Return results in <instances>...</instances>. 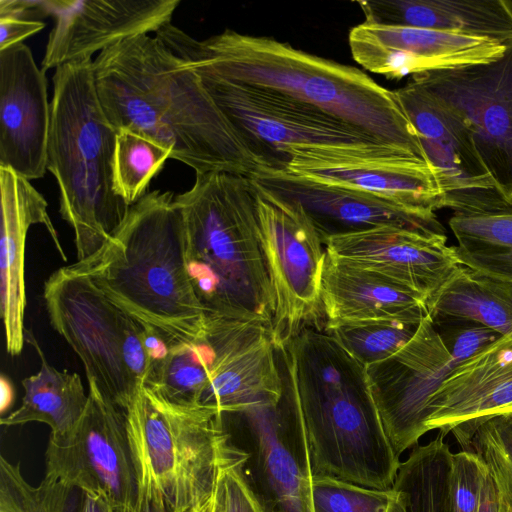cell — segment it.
Segmentation results:
<instances>
[{
  "instance_id": "cell-1",
  "label": "cell",
  "mask_w": 512,
  "mask_h": 512,
  "mask_svg": "<svg viewBox=\"0 0 512 512\" xmlns=\"http://www.w3.org/2000/svg\"><path fill=\"white\" fill-rule=\"evenodd\" d=\"M93 74L103 112L117 132L155 140L196 174L250 177L258 168L198 74L156 36L136 35L102 51Z\"/></svg>"
},
{
  "instance_id": "cell-2",
  "label": "cell",
  "mask_w": 512,
  "mask_h": 512,
  "mask_svg": "<svg viewBox=\"0 0 512 512\" xmlns=\"http://www.w3.org/2000/svg\"><path fill=\"white\" fill-rule=\"evenodd\" d=\"M155 36L197 72L314 106L430 163L394 91L356 67L231 29L197 40L168 23Z\"/></svg>"
},
{
  "instance_id": "cell-3",
  "label": "cell",
  "mask_w": 512,
  "mask_h": 512,
  "mask_svg": "<svg viewBox=\"0 0 512 512\" xmlns=\"http://www.w3.org/2000/svg\"><path fill=\"white\" fill-rule=\"evenodd\" d=\"M277 353L282 398L303 427L312 475L392 488L401 461L365 367L328 332L306 326Z\"/></svg>"
},
{
  "instance_id": "cell-4",
  "label": "cell",
  "mask_w": 512,
  "mask_h": 512,
  "mask_svg": "<svg viewBox=\"0 0 512 512\" xmlns=\"http://www.w3.org/2000/svg\"><path fill=\"white\" fill-rule=\"evenodd\" d=\"M71 267L171 346L207 341L186 266L183 217L171 192L146 193L97 252Z\"/></svg>"
},
{
  "instance_id": "cell-5",
  "label": "cell",
  "mask_w": 512,
  "mask_h": 512,
  "mask_svg": "<svg viewBox=\"0 0 512 512\" xmlns=\"http://www.w3.org/2000/svg\"><path fill=\"white\" fill-rule=\"evenodd\" d=\"M175 201L183 217L188 275L206 321L270 326L274 294L250 177L198 173L192 187Z\"/></svg>"
},
{
  "instance_id": "cell-6",
  "label": "cell",
  "mask_w": 512,
  "mask_h": 512,
  "mask_svg": "<svg viewBox=\"0 0 512 512\" xmlns=\"http://www.w3.org/2000/svg\"><path fill=\"white\" fill-rule=\"evenodd\" d=\"M47 170L59 186V212L73 228L77 261L97 252L125 218L114 191L117 131L101 107L93 60H76L53 75Z\"/></svg>"
},
{
  "instance_id": "cell-7",
  "label": "cell",
  "mask_w": 512,
  "mask_h": 512,
  "mask_svg": "<svg viewBox=\"0 0 512 512\" xmlns=\"http://www.w3.org/2000/svg\"><path fill=\"white\" fill-rule=\"evenodd\" d=\"M122 410L129 441L144 453L168 512L208 502L221 467L244 450L209 406L174 402L144 386Z\"/></svg>"
},
{
  "instance_id": "cell-8",
  "label": "cell",
  "mask_w": 512,
  "mask_h": 512,
  "mask_svg": "<svg viewBox=\"0 0 512 512\" xmlns=\"http://www.w3.org/2000/svg\"><path fill=\"white\" fill-rule=\"evenodd\" d=\"M52 327L81 359L88 384L121 409L144 387L150 368L146 330L71 265L45 281Z\"/></svg>"
},
{
  "instance_id": "cell-9",
  "label": "cell",
  "mask_w": 512,
  "mask_h": 512,
  "mask_svg": "<svg viewBox=\"0 0 512 512\" xmlns=\"http://www.w3.org/2000/svg\"><path fill=\"white\" fill-rule=\"evenodd\" d=\"M195 72L258 167L284 170L288 162L285 151L290 147L369 148L384 145L314 106Z\"/></svg>"
},
{
  "instance_id": "cell-10",
  "label": "cell",
  "mask_w": 512,
  "mask_h": 512,
  "mask_svg": "<svg viewBox=\"0 0 512 512\" xmlns=\"http://www.w3.org/2000/svg\"><path fill=\"white\" fill-rule=\"evenodd\" d=\"M253 185L259 239L274 294L270 330L276 348H280L320 308L326 250L313 222L298 203Z\"/></svg>"
},
{
  "instance_id": "cell-11",
  "label": "cell",
  "mask_w": 512,
  "mask_h": 512,
  "mask_svg": "<svg viewBox=\"0 0 512 512\" xmlns=\"http://www.w3.org/2000/svg\"><path fill=\"white\" fill-rule=\"evenodd\" d=\"M45 476L66 487L103 496L117 512L133 509L137 473L123 410L89 384L75 428L49 437Z\"/></svg>"
},
{
  "instance_id": "cell-12",
  "label": "cell",
  "mask_w": 512,
  "mask_h": 512,
  "mask_svg": "<svg viewBox=\"0 0 512 512\" xmlns=\"http://www.w3.org/2000/svg\"><path fill=\"white\" fill-rule=\"evenodd\" d=\"M394 94L436 172L444 207L458 216L512 213L462 118L412 80Z\"/></svg>"
},
{
  "instance_id": "cell-13",
  "label": "cell",
  "mask_w": 512,
  "mask_h": 512,
  "mask_svg": "<svg viewBox=\"0 0 512 512\" xmlns=\"http://www.w3.org/2000/svg\"><path fill=\"white\" fill-rule=\"evenodd\" d=\"M411 80L462 118L485 166L512 202V40L495 60L423 72Z\"/></svg>"
},
{
  "instance_id": "cell-14",
  "label": "cell",
  "mask_w": 512,
  "mask_h": 512,
  "mask_svg": "<svg viewBox=\"0 0 512 512\" xmlns=\"http://www.w3.org/2000/svg\"><path fill=\"white\" fill-rule=\"evenodd\" d=\"M285 171L309 181L360 191L400 206L435 213L444 207L428 162L389 146L290 147Z\"/></svg>"
},
{
  "instance_id": "cell-15",
  "label": "cell",
  "mask_w": 512,
  "mask_h": 512,
  "mask_svg": "<svg viewBox=\"0 0 512 512\" xmlns=\"http://www.w3.org/2000/svg\"><path fill=\"white\" fill-rule=\"evenodd\" d=\"M459 363L428 315L397 352L365 367L385 431L399 457L428 432L430 400Z\"/></svg>"
},
{
  "instance_id": "cell-16",
  "label": "cell",
  "mask_w": 512,
  "mask_h": 512,
  "mask_svg": "<svg viewBox=\"0 0 512 512\" xmlns=\"http://www.w3.org/2000/svg\"><path fill=\"white\" fill-rule=\"evenodd\" d=\"M206 332L213 362L200 404L224 415L281 402L283 378L270 326L215 320L206 321Z\"/></svg>"
},
{
  "instance_id": "cell-17",
  "label": "cell",
  "mask_w": 512,
  "mask_h": 512,
  "mask_svg": "<svg viewBox=\"0 0 512 512\" xmlns=\"http://www.w3.org/2000/svg\"><path fill=\"white\" fill-rule=\"evenodd\" d=\"M180 0H42L54 18L42 70L58 68L136 35L158 32Z\"/></svg>"
},
{
  "instance_id": "cell-18",
  "label": "cell",
  "mask_w": 512,
  "mask_h": 512,
  "mask_svg": "<svg viewBox=\"0 0 512 512\" xmlns=\"http://www.w3.org/2000/svg\"><path fill=\"white\" fill-rule=\"evenodd\" d=\"M355 62L390 80L499 58L506 44L489 38L363 22L349 32Z\"/></svg>"
},
{
  "instance_id": "cell-19",
  "label": "cell",
  "mask_w": 512,
  "mask_h": 512,
  "mask_svg": "<svg viewBox=\"0 0 512 512\" xmlns=\"http://www.w3.org/2000/svg\"><path fill=\"white\" fill-rule=\"evenodd\" d=\"M250 178L258 188L298 203L310 217L323 243L329 237L380 226L445 235L435 213L409 209L360 191L321 184L285 170L264 167H258Z\"/></svg>"
},
{
  "instance_id": "cell-20",
  "label": "cell",
  "mask_w": 512,
  "mask_h": 512,
  "mask_svg": "<svg viewBox=\"0 0 512 512\" xmlns=\"http://www.w3.org/2000/svg\"><path fill=\"white\" fill-rule=\"evenodd\" d=\"M512 412V331L460 362L433 394L428 431L452 433L471 451L478 427L496 415Z\"/></svg>"
},
{
  "instance_id": "cell-21",
  "label": "cell",
  "mask_w": 512,
  "mask_h": 512,
  "mask_svg": "<svg viewBox=\"0 0 512 512\" xmlns=\"http://www.w3.org/2000/svg\"><path fill=\"white\" fill-rule=\"evenodd\" d=\"M47 79L28 46L0 51V166L31 180L47 171Z\"/></svg>"
},
{
  "instance_id": "cell-22",
  "label": "cell",
  "mask_w": 512,
  "mask_h": 512,
  "mask_svg": "<svg viewBox=\"0 0 512 512\" xmlns=\"http://www.w3.org/2000/svg\"><path fill=\"white\" fill-rule=\"evenodd\" d=\"M251 443L252 483L270 512H313L306 436L292 408L281 399L237 413Z\"/></svg>"
},
{
  "instance_id": "cell-23",
  "label": "cell",
  "mask_w": 512,
  "mask_h": 512,
  "mask_svg": "<svg viewBox=\"0 0 512 512\" xmlns=\"http://www.w3.org/2000/svg\"><path fill=\"white\" fill-rule=\"evenodd\" d=\"M446 235L426 234L396 226L329 237L327 253L382 273L427 300L460 265Z\"/></svg>"
},
{
  "instance_id": "cell-24",
  "label": "cell",
  "mask_w": 512,
  "mask_h": 512,
  "mask_svg": "<svg viewBox=\"0 0 512 512\" xmlns=\"http://www.w3.org/2000/svg\"><path fill=\"white\" fill-rule=\"evenodd\" d=\"M1 193V315L7 352L16 356L25 342L24 313L25 243L32 225L48 230L60 256L67 257L48 215V203L31 182L8 167L0 166Z\"/></svg>"
},
{
  "instance_id": "cell-25",
  "label": "cell",
  "mask_w": 512,
  "mask_h": 512,
  "mask_svg": "<svg viewBox=\"0 0 512 512\" xmlns=\"http://www.w3.org/2000/svg\"><path fill=\"white\" fill-rule=\"evenodd\" d=\"M326 326L345 321L427 317L426 298L372 269L326 252L320 282Z\"/></svg>"
},
{
  "instance_id": "cell-26",
  "label": "cell",
  "mask_w": 512,
  "mask_h": 512,
  "mask_svg": "<svg viewBox=\"0 0 512 512\" xmlns=\"http://www.w3.org/2000/svg\"><path fill=\"white\" fill-rule=\"evenodd\" d=\"M366 23L512 40L510 0H362Z\"/></svg>"
},
{
  "instance_id": "cell-27",
  "label": "cell",
  "mask_w": 512,
  "mask_h": 512,
  "mask_svg": "<svg viewBox=\"0 0 512 512\" xmlns=\"http://www.w3.org/2000/svg\"><path fill=\"white\" fill-rule=\"evenodd\" d=\"M426 306L435 325L471 322L500 335L512 331V283L462 265Z\"/></svg>"
},
{
  "instance_id": "cell-28",
  "label": "cell",
  "mask_w": 512,
  "mask_h": 512,
  "mask_svg": "<svg viewBox=\"0 0 512 512\" xmlns=\"http://www.w3.org/2000/svg\"><path fill=\"white\" fill-rule=\"evenodd\" d=\"M25 342L38 353L41 367L37 374L22 380L24 395L21 405L1 418V425L12 427L30 422L48 425L51 436L72 431L82 417L88 402L82 380L77 373L59 371L51 366L30 330Z\"/></svg>"
},
{
  "instance_id": "cell-29",
  "label": "cell",
  "mask_w": 512,
  "mask_h": 512,
  "mask_svg": "<svg viewBox=\"0 0 512 512\" xmlns=\"http://www.w3.org/2000/svg\"><path fill=\"white\" fill-rule=\"evenodd\" d=\"M449 226L458 243L451 249L460 265L512 283V213L453 215Z\"/></svg>"
},
{
  "instance_id": "cell-30",
  "label": "cell",
  "mask_w": 512,
  "mask_h": 512,
  "mask_svg": "<svg viewBox=\"0 0 512 512\" xmlns=\"http://www.w3.org/2000/svg\"><path fill=\"white\" fill-rule=\"evenodd\" d=\"M439 434L413 447L400 463L393 487L402 494L408 512H449L452 452Z\"/></svg>"
},
{
  "instance_id": "cell-31",
  "label": "cell",
  "mask_w": 512,
  "mask_h": 512,
  "mask_svg": "<svg viewBox=\"0 0 512 512\" xmlns=\"http://www.w3.org/2000/svg\"><path fill=\"white\" fill-rule=\"evenodd\" d=\"M212 362L208 341L172 346L166 357L149 369L144 386L174 402L200 404Z\"/></svg>"
},
{
  "instance_id": "cell-32",
  "label": "cell",
  "mask_w": 512,
  "mask_h": 512,
  "mask_svg": "<svg viewBox=\"0 0 512 512\" xmlns=\"http://www.w3.org/2000/svg\"><path fill=\"white\" fill-rule=\"evenodd\" d=\"M171 158V150L155 140L130 130H119L113 158L115 193L128 205L139 201L152 178Z\"/></svg>"
},
{
  "instance_id": "cell-33",
  "label": "cell",
  "mask_w": 512,
  "mask_h": 512,
  "mask_svg": "<svg viewBox=\"0 0 512 512\" xmlns=\"http://www.w3.org/2000/svg\"><path fill=\"white\" fill-rule=\"evenodd\" d=\"M421 322L407 318L345 321L328 325L325 331L367 367L397 352L414 336Z\"/></svg>"
},
{
  "instance_id": "cell-34",
  "label": "cell",
  "mask_w": 512,
  "mask_h": 512,
  "mask_svg": "<svg viewBox=\"0 0 512 512\" xmlns=\"http://www.w3.org/2000/svg\"><path fill=\"white\" fill-rule=\"evenodd\" d=\"M313 512H408L400 491L364 487L342 479L312 475Z\"/></svg>"
},
{
  "instance_id": "cell-35",
  "label": "cell",
  "mask_w": 512,
  "mask_h": 512,
  "mask_svg": "<svg viewBox=\"0 0 512 512\" xmlns=\"http://www.w3.org/2000/svg\"><path fill=\"white\" fill-rule=\"evenodd\" d=\"M73 491L47 477L32 485L19 463L0 457V512H71Z\"/></svg>"
},
{
  "instance_id": "cell-36",
  "label": "cell",
  "mask_w": 512,
  "mask_h": 512,
  "mask_svg": "<svg viewBox=\"0 0 512 512\" xmlns=\"http://www.w3.org/2000/svg\"><path fill=\"white\" fill-rule=\"evenodd\" d=\"M471 451L483 461L502 500L512 512V412L484 421L473 436Z\"/></svg>"
},
{
  "instance_id": "cell-37",
  "label": "cell",
  "mask_w": 512,
  "mask_h": 512,
  "mask_svg": "<svg viewBox=\"0 0 512 512\" xmlns=\"http://www.w3.org/2000/svg\"><path fill=\"white\" fill-rule=\"evenodd\" d=\"M486 467L473 451L452 454L449 512H479Z\"/></svg>"
},
{
  "instance_id": "cell-38",
  "label": "cell",
  "mask_w": 512,
  "mask_h": 512,
  "mask_svg": "<svg viewBox=\"0 0 512 512\" xmlns=\"http://www.w3.org/2000/svg\"><path fill=\"white\" fill-rule=\"evenodd\" d=\"M435 328L451 355L460 362L502 336L486 326L471 322L445 323L435 325Z\"/></svg>"
},
{
  "instance_id": "cell-39",
  "label": "cell",
  "mask_w": 512,
  "mask_h": 512,
  "mask_svg": "<svg viewBox=\"0 0 512 512\" xmlns=\"http://www.w3.org/2000/svg\"><path fill=\"white\" fill-rule=\"evenodd\" d=\"M45 23L40 20H25L13 17L0 18V51L42 31Z\"/></svg>"
},
{
  "instance_id": "cell-40",
  "label": "cell",
  "mask_w": 512,
  "mask_h": 512,
  "mask_svg": "<svg viewBox=\"0 0 512 512\" xmlns=\"http://www.w3.org/2000/svg\"><path fill=\"white\" fill-rule=\"evenodd\" d=\"M42 16H45L42 0H0V18L37 20L35 17Z\"/></svg>"
},
{
  "instance_id": "cell-41",
  "label": "cell",
  "mask_w": 512,
  "mask_h": 512,
  "mask_svg": "<svg viewBox=\"0 0 512 512\" xmlns=\"http://www.w3.org/2000/svg\"><path fill=\"white\" fill-rule=\"evenodd\" d=\"M479 512H509L487 469L482 486Z\"/></svg>"
},
{
  "instance_id": "cell-42",
  "label": "cell",
  "mask_w": 512,
  "mask_h": 512,
  "mask_svg": "<svg viewBox=\"0 0 512 512\" xmlns=\"http://www.w3.org/2000/svg\"><path fill=\"white\" fill-rule=\"evenodd\" d=\"M81 512H117L103 496L82 493Z\"/></svg>"
},
{
  "instance_id": "cell-43",
  "label": "cell",
  "mask_w": 512,
  "mask_h": 512,
  "mask_svg": "<svg viewBox=\"0 0 512 512\" xmlns=\"http://www.w3.org/2000/svg\"><path fill=\"white\" fill-rule=\"evenodd\" d=\"M13 389L9 381L4 377L1 378V412L4 413L12 404L13 401Z\"/></svg>"
},
{
  "instance_id": "cell-44",
  "label": "cell",
  "mask_w": 512,
  "mask_h": 512,
  "mask_svg": "<svg viewBox=\"0 0 512 512\" xmlns=\"http://www.w3.org/2000/svg\"><path fill=\"white\" fill-rule=\"evenodd\" d=\"M213 512H214V509H213Z\"/></svg>"
}]
</instances>
